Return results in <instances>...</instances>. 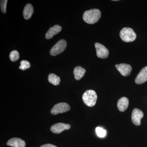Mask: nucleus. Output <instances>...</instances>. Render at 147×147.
Returning <instances> with one entry per match:
<instances>
[{
	"mask_svg": "<svg viewBox=\"0 0 147 147\" xmlns=\"http://www.w3.org/2000/svg\"><path fill=\"white\" fill-rule=\"evenodd\" d=\"M101 12L99 9H94L86 11L83 14V20L87 24H95L101 17Z\"/></svg>",
	"mask_w": 147,
	"mask_h": 147,
	"instance_id": "nucleus-1",
	"label": "nucleus"
},
{
	"mask_svg": "<svg viewBox=\"0 0 147 147\" xmlns=\"http://www.w3.org/2000/svg\"><path fill=\"white\" fill-rule=\"evenodd\" d=\"M82 98L86 105L89 107H92L96 103L97 96L93 90H87L83 94Z\"/></svg>",
	"mask_w": 147,
	"mask_h": 147,
	"instance_id": "nucleus-2",
	"label": "nucleus"
},
{
	"mask_svg": "<svg viewBox=\"0 0 147 147\" xmlns=\"http://www.w3.org/2000/svg\"><path fill=\"white\" fill-rule=\"evenodd\" d=\"M120 36L124 42H131L136 39L137 35L131 28H124L121 30Z\"/></svg>",
	"mask_w": 147,
	"mask_h": 147,
	"instance_id": "nucleus-3",
	"label": "nucleus"
},
{
	"mask_svg": "<svg viewBox=\"0 0 147 147\" xmlns=\"http://www.w3.org/2000/svg\"><path fill=\"white\" fill-rule=\"evenodd\" d=\"M67 43L65 40L61 39L51 49L50 55L55 56L63 53L66 48Z\"/></svg>",
	"mask_w": 147,
	"mask_h": 147,
	"instance_id": "nucleus-4",
	"label": "nucleus"
},
{
	"mask_svg": "<svg viewBox=\"0 0 147 147\" xmlns=\"http://www.w3.org/2000/svg\"><path fill=\"white\" fill-rule=\"evenodd\" d=\"M70 109L69 105L66 102H60L54 105L51 109V113L54 115H57L59 113H66Z\"/></svg>",
	"mask_w": 147,
	"mask_h": 147,
	"instance_id": "nucleus-5",
	"label": "nucleus"
},
{
	"mask_svg": "<svg viewBox=\"0 0 147 147\" xmlns=\"http://www.w3.org/2000/svg\"><path fill=\"white\" fill-rule=\"evenodd\" d=\"M95 47L96 49V55L98 57L101 59H106L109 56V50L104 45L98 42L95 44Z\"/></svg>",
	"mask_w": 147,
	"mask_h": 147,
	"instance_id": "nucleus-6",
	"label": "nucleus"
},
{
	"mask_svg": "<svg viewBox=\"0 0 147 147\" xmlns=\"http://www.w3.org/2000/svg\"><path fill=\"white\" fill-rule=\"evenodd\" d=\"M144 117V113L138 108H135L131 114V121L135 125L139 126L141 125V120Z\"/></svg>",
	"mask_w": 147,
	"mask_h": 147,
	"instance_id": "nucleus-7",
	"label": "nucleus"
},
{
	"mask_svg": "<svg viewBox=\"0 0 147 147\" xmlns=\"http://www.w3.org/2000/svg\"><path fill=\"white\" fill-rule=\"evenodd\" d=\"M70 127L71 126L68 124L59 123L52 125L50 128V130L55 134H60L64 130L69 129Z\"/></svg>",
	"mask_w": 147,
	"mask_h": 147,
	"instance_id": "nucleus-8",
	"label": "nucleus"
},
{
	"mask_svg": "<svg viewBox=\"0 0 147 147\" xmlns=\"http://www.w3.org/2000/svg\"><path fill=\"white\" fill-rule=\"evenodd\" d=\"M116 68L117 69L122 75L124 76H129L131 74L132 67L129 65L125 63H121L115 65Z\"/></svg>",
	"mask_w": 147,
	"mask_h": 147,
	"instance_id": "nucleus-9",
	"label": "nucleus"
},
{
	"mask_svg": "<svg viewBox=\"0 0 147 147\" xmlns=\"http://www.w3.org/2000/svg\"><path fill=\"white\" fill-rule=\"evenodd\" d=\"M147 81V66L142 69L135 80V82L137 84H144Z\"/></svg>",
	"mask_w": 147,
	"mask_h": 147,
	"instance_id": "nucleus-10",
	"label": "nucleus"
},
{
	"mask_svg": "<svg viewBox=\"0 0 147 147\" xmlns=\"http://www.w3.org/2000/svg\"><path fill=\"white\" fill-rule=\"evenodd\" d=\"M7 144L13 147H25L26 142L22 139L18 138H13L9 139Z\"/></svg>",
	"mask_w": 147,
	"mask_h": 147,
	"instance_id": "nucleus-11",
	"label": "nucleus"
},
{
	"mask_svg": "<svg viewBox=\"0 0 147 147\" xmlns=\"http://www.w3.org/2000/svg\"><path fill=\"white\" fill-rule=\"evenodd\" d=\"M61 30V27L58 25L51 27L45 34V38L47 39H51L55 35L59 33Z\"/></svg>",
	"mask_w": 147,
	"mask_h": 147,
	"instance_id": "nucleus-12",
	"label": "nucleus"
},
{
	"mask_svg": "<svg viewBox=\"0 0 147 147\" xmlns=\"http://www.w3.org/2000/svg\"><path fill=\"white\" fill-rule=\"evenodd\" d=\"M129 99L127 98L123 97L121 98L118 100L117 102V108L119 111L124 112L128 108Z\"/></svg>",
	"mask_w": 147,
	"mask_h": 147,
	"instance_id": "nucleus-13",
	"label": "nucleus"
},
{
	"mask_svg": "<svg viewBox=\"0 0 147 147\" xmlns=\"http://www.w3.org/2000/svg\"><path fill=\"white\" fill-rule=\"evenodd\" d=\"M34 13V8L30 4H28L24 7L23 11L24 18L26 20H28L32 17Z\"/></svg>",
	"mask_w": 147,
	"mask_h": 147,
	"instance_id": "nucleus-14",
	"label": "nucleus"
},
{
	"mask_svg": "<svg viewBox=\"0 0 147 147\" xmlns=\"http://www.w3.org/2000/svg\"><path fill=\"white\" fill-rule=\"evenodd\" d=\"M86 71V69L80 66L75 67L73 71L75 79L76 80H79L82 79L85 75Z\"/></svg>",
	"mask_w": 147,
	"mask_h": 147,
	"instance_id": "nucleus-15",
	"label": "nucleus"
},
{
	"mask_svg": "<svg viewBox=\"0 0 147 147\" xmlns=\"http://www.w3.org/2000/svg\"><path fill=\"white\" fill-rule=\"evenodd\" d=\"M48 80L51 84L58 86L60 83V78L54 74H50L48 76Z\"/></svg>",
	"mask_w": 147,
	"mask_h": 147,
	"instance_id": "nucleus-16",
	"label": "nucleus"
},
{
	"mask_svg": "<svg viewBox=\"0 0 147 147\" xmlns=\"http://www.w3.org/2000/svg\"><path fill=\"white\" fill-rule=\"evenodd\" d=\"M96 132L97 136L100 138H103L106 135V130L100 127H98L96 128Z\"/></svg>",
	"mask_w": 147,
	"mask_h": 147,
	"instance_id": "nucleus-17",
	"label": "nucleus"
},
{
	"mask_svg": "<svg viewBox=\"0 0 147 147\" xmlns=\"http://www.w3.org/2000/svg\"><path fill=\"white\" fill-rule=\"evenodd\" d=\"M19 58V54L16 50H13L9 54V59L11 61L14 62L18 60Z\"/></svg>",
	"mask_w": 147,
	"mask_h": 147,
	"instance_id": "nucleus-18",
	"label": "nucleus"
},
{
	"mask_svg": "<svg viewBox=\"0 0 147 147\" xmlns=\"http://www.w3.org/2000/svg\"><path fill=\"white\" fill-rule=\"evenodd\" d=\"M21 65L19 67V69L21 70H25L30 67L31 65L30 62L28 61L23 60L21 62Z\"/></svg>",
	"mask_w": 147,
	"mask_h": 147,
	"instance_id": "nucleus-19",
	"label": "nucleus"
},
{
	"mask_svg": "<svg viewBox=\"0 0 147 147\" xmlns=\"http://www.w3.org/2000/svg\"><path fill=\"white\" fill-rule=\"evenodd\" d=\"M7 0H2L1 1V9L2 12L3 13H5L6 12L7 3Z\"/></svg>",
	"mask_w": 147,
	"mask_h": 147,
	"instance_id": "nucleus-20",
	"label": "nucleus"
},
{
	"mask_svg": "<svg viewBox=\"0 0 147 147\" xmlns=\"http://www.w3.org/2000/svg\"><path fill=\"white\" fill-rule=\"evenodd\" d=\"M40 147H57L55 145L51 144H44L42 145Z\"/></svg>",
	"mask_w": 147,
	"mask_h": 147,
	"instance_id": "nucleus-21",
	"label": "nucleus"
}]
</instances>
